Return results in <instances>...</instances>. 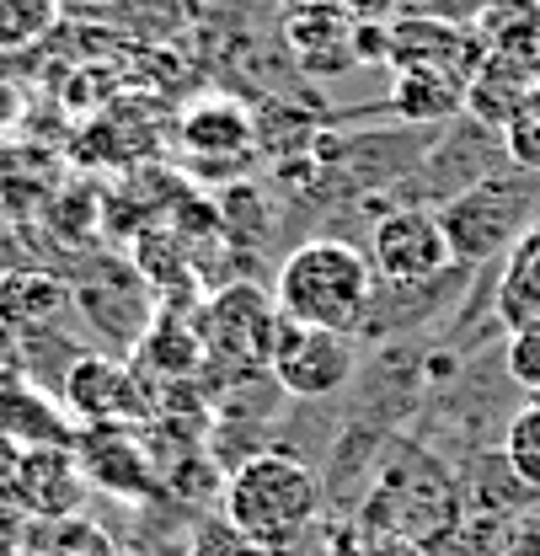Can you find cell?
<instances>
[{
    "instance_id": "obj_24",
    "label": "cell",
    "mask_w": 540,
    "mask_h": 556,
    "mask_svg": "<svg viewBox=\"0 0 540 556\" xmlns=\"http://www.w3.org/2000/svg\"><path fill=\"white\" fill-rule=\"evenodd\" d=\"M91 5H108L113 11V5H129V0H91Z\"/></svg>"
},
{
    "instance_id": "obj_4",
    "label": "cell",
    "mask_w": 540,
    "mask_h": 556,
    "mask_svg": "<svg viewBox=\"0 0 540 556\" xmlns=\"http://www.w3.org/2000/svg\"><path fill=\"white\" fill-rule=\"evenodd\" d=\"M199 343L209 364H225V369H268L273 338H278V305H273L268 289L258 283H225L219 294H209L199 311Z\"/></svg>"
},
{
    "instance_id": "obj_15",
    "label": "cell",
    "mask_w": 540,
    "mask_h": 556,
    "mask_svg": "<svg viewBox=\"0 0 540 556\" xmlns=\"http://www.w3.org/2000/svg\"><path fill=\"white\" fill-rule=\"evenodd\" d=\"M391 113L406 124H444L450 113L466 108V80L439 75V70H397L391 80Z\"/></svg>"
},
{
    "instance_id": "obj_21",
    "label": "cell",
    "mask_w": 540,
    "mask_h": 556,
    "mask_svg": "<svg viewBox=\"0 0 540 556\" xmlns=\"http://www.w3.org/2000/svg\"><path fill=\"white\" fill-rule=\"evenodd\" d=\"M108 552H113V541H108L97 525H86L80 514L60 519V541H54V556H108Z\"/></svg>"
},
{
    "instance_id": "obj_13",
    "label": "cell",
    "mask_w": 540,
    "mask_h": 556,
    "mask_svg": "<svg viewBox=\"0 0 540 556\" xmlns=\"http://www.w3.org/2000/svg\"><path fill=\"white\" fill-rule=\"evenodd\" d=\"M183 144L193 155H209V161H230L252 144V118L230 97H203L183 113Z\"/></svg>"
},
{
    "instance_id": "obj_18",
    "label": "cell",
    "mask_w": 540,
    "mask_h": 556,
    "mask_svg": "<svg viewBox=\"0 0 540 556\" xmlns=\"http://www.w3.org/2000/svg\"><path fill=\"white\" fill-rule=\"evenodd\" d=\"M503 460H508V471H514L519 482L540 492V396L525 407V413L508 417V433H503Z\"/></svg>"
},
{
    "instance_id": "obj_19",
    "label": "cell",
    "mask_w": 540,
    "mask_h": 556,
    "mask_svg": "<svg viewBox=\"0 0 540 556\" xmlns=\"http://www.w3.org/2000/svg\"><path fill=\"white\" fill-rule=\"evenodd\" d=\"M503 364H508L514 386H525L530 396H540V321H530V327H514V332H508Z\"/></svg>"
},
{
    "instance_id": "obj_16",
    "label": "cell",
    "mask_w": 540,
    "mask_h": 556,
    "mask_svg": "<svg viewBox=\"0 0 540 556\" xmlns=\"http://www.w3.org/2000/svg\"><path fill=\"white\" fill-rule=\"evenodd\" d=\"M498 316L503 327H530L540 321V219L508 247L503 257V283H498Z\"/></svg>"
},
{
    "instance_id": "obj_7",
    "label": "cell",
    "mask_w": 540,
    "mask_h": 556,
    "mask_svg": "<svg viewBox=\"0 0 540 556\" xmlns=\"http://www.w3.org/2000/svg\"><path fill=\"white\" fill-rule=\"evenodd\" d=\"M75 460H80L86 482L97 486V492H113V497H124V503L155 497V486H161L155 455H150V444L139 439L129 422L80 428V439H75Z\"/></svg>"
},
{
    "instance_id": "obj_8",
    "label": "cell",
    "mask_w": 540,
    "mask_h": 556,
    "mask_svg": "<svg viewBox=\"0 0 540 556\" xmlns=\"http://www.w3.org/2000/svg\"><path fill=\"white\" fill-rule=\"evenodd\" d=\"M65 413L80 422V428H102V422H129L135 428L139 417L150 413V396L135 375L102 353H86L65 369Z\"/></svg>"
},
{
    "instance_id": "obj_6",
    "label": "cell",
    "mask_w": 540,
    "mask_h": 556,
    "mask_svg": "<svg viewBox=\"0 0 540 556\" xmlns=\"http://www.w3.org/2000/svg\"><path fill=\"white\" fill-rule=\"evenodd\" d=\"M369 268L386 283H428V278L450 274L455 268V252H450V236L439 225L434 208H391L375 219V236H369Z\"/></svg>"
},
{
    "instance_id": "obj_5",
    "label": "cell",
    "mask_w": 540,
    "mask_h": 556,
    "mask_svg": "<svg viewBox=\"0 0 540 556\" xmlns=\"http://www.w3.org/2000/svg\"><path fill=\"white\" fill-rule=\"evenodd\" d=\"M353 338L348 332H327V327H300L278 316V338L268 353V375L284 386V396L300 402H322L353 380Z\"/></svg>"
},
{
    "instance_id": "obj_22",
    "label": "cell",
    "mask_w": 540,
    "mask_h": 556,
    "mask_svg": "<svg viewBox=\"0 0 540 556\" xmlns=\"http://www.w3.org/2000/svg\"><path fill=\"white\" fill-rule=\"evenodd\" d=\"M402 5L423 22H450V27H466L487 11V0H402Z\"/></svg>"
},
{
    "instance_id": "obj_2",
    "label": "cell",
    "mask_w": 540,
    "mask_h": 556,
    "mask_svg": "<svg viewBox=\"0 0 540 556\" xmlns=\"http://www.w3.org/2000/svg\"><path fill=\"white\" fill-rule=\"evenodd\" d=\"M369 294H375L369 257L338 236H316L294 247L273 278L278 316L300 327H327V332H353L369 311Z\"/></svg>"
},
{
    "instance_id": "obj_3",
    "label": "cell",
    "mask_w": 540,
    "mask_h": 556,
    "mask_svg": "<svg viewBox=\"0 0 540 556\" xmlns=\"http://www.w3.org/2000/svg\"><path fill=\"white\" fill-rule=\"evenodd\" d=\"M439 225L450 236L455 263L508 257V247L536 225V193L514 177H481L439 208Z\"/></svg>"
},
{
    "instance_id": "obj_14",
    "label": "cell",
    "mask_w": 540,
    "mask_h": 556,
    "mask_svg": "<svg viewBox=\"0 0 540 556\" xmlns=\"http://www.w3.org/2000/svg\"><path fill=\"white\" fill-rule=\"evenodd\" d=\"M0 444L16 450H38V444H70V422L54 402H43L27 386H0Z\"/></svg>"
},
{
    "instance_id": "obj_9",
    "label": "cell",
    "mask_w": 540,
    "mask_h": 556,
    "mask_svg": "<svg viewBox=\"0 0 540 556\" xmlns=\"http://www.w3.org/2000/svg\"><path fill=\"white\" fill-rule=\"evenodd\" d=\"M86 471L70 444H38L11 455V497L38 519H70L86 503Z\"/></svg>"
},
{
    "instance_id": "obj_10",
    "label": "cell",
    "mask_w": 540,
    "mask_h": 556,
    "mask_svg": "<svg viewBox=\"0 0 540 556\" xmlns=\"http://www.w3.org/2000/svg\"><path fill=\"white\" fill-rule=\"evenodd\" d=\"M353 11H342L332 0H300L289 16H284V38H289V54L311 75H338V70L359 65L353 60Z\"/></svg>"
},
{
    "instance_id": "obj_23",
    "label": "cell",
    "mask_w": 540,
    "mask_h": 556,
    "mask_svg": "<svg viewBox=\"0 0 540 556\" xmlns=\"http://www.w3.org/2000/svg\"><path fill=\"white\" fill-rule=\"evenodd\" d=\"M0 497H11V450L0 444Z\"/></svg>"
},
{
    "instance_id": "obj_17",
    "label": "cell",
    "mask_w": 540,
    "mask_h": 556,
    "mask_svg": "<svg viewBox=\"0 0 540 556\" xmlns=\"http://www.w3.org/2000/svg\"><path fill=\"white\" fill-rule=\"evenodd\" d=\"M145 353H150V364H155V369L188 375V369L203 358L199 327H183L172 311H161V316H155V327H150V338H145Z\"/></svg>"
},
{
    "instance_id": "obj_20",
    "label": "cell",
    "mask_w": 540,
    "mask_h": 556,
    "mask_svg": "<svg viewBox=\"0 0 540 556\" xmlns=\"http://www.w3.org/2000/svg\"><path fill=\"white\" fill-rule=\"evenodd\" d=\"M503 150H508V161H514L519 172H536L540 177V108H530L525 118H514V124L503 129Z\"/></svg>"
},
{
    "instance_id": "obj_25",
    "label": "cell",
    "mask_w": 540,
    "mask_h": 556,
    "mask_svg": "<svg viewBox=\"0 0 540 556\" xmlns=\"http://www.w3.org/2000/svg\"><path fill=\"white\" fill-rule=\"evenodd\" d=\"M108 556H129V552H108Z\"/></svg>"
},
{
    "instance_id": "obj_1",
    "label": "cell",
    "mask_w": 540,
    "mask_h": 556,
    "mask_svg": "<svg viewBox=\"0 0 540 556\" xmlns=\"http://www.w3.org/2000/svg\"><path fill=\"white\" fill-rule=\"evenodd\" d=\"M219 508H225V525L241 546L252 552L284 556L305 541V530L316 525L322 514V482L305 460L294 455H252L241 460L225 486H219Z\"/></svg>"
},
{
    "instance_id": "obj_11",
    "label": "cell",
    "mask_w": 540,
    "mask_h": 556,
    "mask_svg": "<svg viewBox=\"0 0 540 556\" xmlns=\"http://www.w3.org/2000/svg\"><path fill=\"white\" fill-rule=\"evenodd\" d=\"M391 65L397 70H439L455 80H472V70L481 65V49L472 38H461L450 22H397L391 27Z\"/></svg>"
},
{
    "instance_id": "obj_12",
    "label": "cell",
    "mask_w": 540,
    "mask_h": 556,
    "mask_svg": "<svg viewBox=\"0 0 540 556\" xmlns=\"http://www.w3.org/2000/svg\"><path fill=\"white\" fill-rule=\"evenodd\" d=\"M70 305V283L43 268H11L0 274V327L5 332H43Z\"/></svg>"
}]
</instances>
